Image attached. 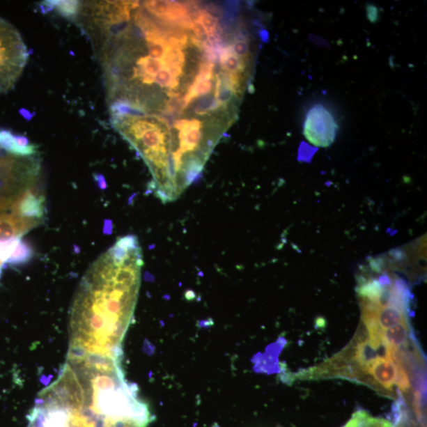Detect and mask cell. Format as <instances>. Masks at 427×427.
Here are the masks:
<instances>
[{"label":"cell","mask_w":427,"mask_h":427,"mask_svg":"<svg viewBox=\"0 0 427 427\" xmlns=\"http://www.w3.org/2000/svg\"><path fill=\"white\" fill-rule=\"evenodd\" d=\"M121 359L68 355L59 377L40 393L26 427H147L152 417Z\"/></svg>","instance_id":"obj_1"},{"label":"cell","mask_w":427,"mask_h":427,"mask_svg":"<svg viewBox=\"0 0 427 427\" xmlns=\"http://www.w3.org/2000/svg\"><path fill=\"white\" fill-rule=\"evenodd\" d=\"M143 265L138 238L127 235L99 257L81 279L69 318V352L122 359Z\"/></svg>","instance_id":"obj_2"},{"label":"cell","mask_w":427,"mask_h":427,"mask_svg":"<svg viewBox=\"0 0 427 427\" xmlns=\"http://www.w3.org/2000/svg\"><path fill=\"white\" fill-rule=\"evenodd\" d=\"M28 58L27 47L19 31L0 19V93L13 88Z\"/></svg>","instance_id":"obj_3"},{"label":"cell","mask_w":427,"mask_h":427,"mask_svg":"<svg viewBox=\"0 0 427 427\" xmlns=\"http://www.w3.org/2000/svg\"><path fill=\"white\" fill-rule=\"evenodd\" d=\"M338 130L334 116L323 105H314L308 111L304 121L303 134L315 147H330L335 142Z\"/></svg>","instance_id":"obj_4"},{"label":"cell","mask_w":427,"mask_h":427,"mask_svg":"<svg viewBox=\"0 0 427 427\" xmlns=\"http://www.w3.org/2000/svg\"><path fill=\"white\" fill-rule=\"evenodd\" d=\"M143 7L150 15L163 22L192 30L193 22L185 5L173 1H146Z\"/></svg>","instance_id":"obj_5"},{"label":"cell","mask_w":427,"mask_h":427,"mask_svg":"<svg viewBox=\"0 0 427 427\" xmlns=\"http://www.w3.org/2000/svg\"><path fill=\"white\" fill-rule=\"evenodd\" d=\"M40 224V219L23 218L13 213L0 214V242L22 238Z\"/></svg>","instance_id":"obj_6"},{"label":"cell","mask_w":427,"mask_h":427,"mask_svg":"<svg viewBox=\"0 0 427 427\" xmlns=\"http://www.w3.org/2000/svg\"><path fill=\"white\" fill-rule=\"evenodd\" d=\"M11 210L23 218L42 220L45 214V198L33 186L17 199Z\"/></svg>","instance_id":"obj_7"},{"label":"cell","mask_w":427,"mask_h":427,"mask_svg":"<svg viewBox=\"0 0 427 427\" xmlns=\"http://www.w3.org/2000/svg\"><path fill=\"white\" fill-rule=\"evenodd\" d=\"M382 339L386 346L393 349L405 348L411 341L412 332L408 320L382 332Z\"/></svg>","instance_id":"obj_8"},{"label":"cell","mask_w":427,"mask_h":427,"mask_svg":"<svg viewBox=\"0 0 427 427\" xmlns=\"http://www.w3.org/2000/svg\"><path fill=\"white\" fill-rule=\"evenodd\" d=\"M0 148L16 157H32L38 154V148L25 149L17 145L15 134L8 130H0Z\"/></svg>","instance_id":"obj_9"},{"label":"cell","mask_w":427,"mask_h":427,"mask_svg":"<svg viewBox=\"0 0 427 427\" xmlns=\"http://www.w3.org/2000/svg\"><path fill=\"white\" fill-rule=\"evenodd\" d=\"M342 427H395L390 421L373 417L366 411L355 412L348 422Z\"/></svg>","instance_id":"obj_10"},{"label":"cell","mask_w":427,"mask_h":427,"mask_svg":"<svg viewBox=\"0 0 427 427\" xmlns=\"http://www.w3.org/2000/svg\"><path fill=\"white\" fill-rule=\"evenodd\" d=\"M219 61L222 69L226 73L240 75L244 72L247 65L245 61L237 56L232 50L231 46H226L220 52Z\"/></svg>","instance_id":"obj_11"},{"label":"cell","mask_w":427,"mask_h":427,"mask_svg":"<svg viewBox=\"0 0 427 427\" xmlns=\"http://www.w3.org/2000/svg\"><path fill=\"white\" fill-rule=\"evenodd\" d=\"M213 89L212 79L203 77V75L197 74L194 81L189 87L188 93L184 98V109L191 103L194 98H198L210 93Z\"/></svg>","instance_id":"obj_12"},{"label":"cell","mask_w":427,"mask_h":427,"mask_svg":"<svg viewBox=\"0 0 427 427\" xmlns=\"http://www.w3.org/2000/svg\"><path fill=\"white\" fill-rule=\"evenodd\" d=\"M34 256V249L32 245L21 240L17 245L13 255L6 263V265L17 266L26 264Z\"/></svg>","instance_id":"obj_13"},{"label":"cell","mask_w":427,"mask_h":427,"mask_svg":"<svg viewBox=\"0 0 427 427\" xmlns=\"http://www.w3.org/2000/svg\"><path fill=\"white\" fill-rule=\"evenodd\" d=\"M52 10H56L62 16L75 20L77 17L80 2L79 1H49Z\"/></svg>","instance_id":"obj_14"},{"label":"cell","mask_w":427,"mask_h":427,"mask_svg":"<svg viewBox=\"0 0 427 427\" xmlns=\"http://www.w3.org/2000/svg\"><path fill=\"white\" fill-rule=\"evenodd\" d=\"M194 20H197L201 23V25L205 29L208 36L215 33L219 32L220 26H219V20L212 15L207 13L206 10H199L195 14Z\"/></svg>","instance_id":"obj_15"},{"label":"cell","mask_w":427,"mask_h":427,"mask_svg":"<svg viewBox=\"0 0 427 427\" xmlns=\"http://www.w3.org/2000/svg\"><path fill=\"white\" fill-rule=\"evenodd\" d=\"M219 104L216 101L215 96H209L201 99L196 104L194 111L198 115H206L210 112H213L219 108Z\"/></svg>","instance_id":"obj_16"},{"label":"cell","mask_w":427,"mask_h":427,"mask_svg":"<svg viewBox=\"0 0 427 427\" xmlns=\"http://www.w3.org/2000/svg\"><path fill=\"white\" fill-rule=\"evenodd\" d=\"M233 54L245 61L250 54L249 40L244 35L237 36L235 44L231 47Z\"/></svg>","instance_id":"obj_17"},{"label":"cell","mask_w":427,"mask_h":427,"mask_svg":"<svg viewBox=\"0 0 427 427\" xmlns=\"http://www.w3.org/2000/svg\"><path fill=\"white\" fill-rule=\"evenodd\" d=\"M192 30L194 32L196 37L198 40H205L208 37L207 32L205 29L201 25L200 22L197 20H193V26Z\"/></svg>","instance_id":"obj_18"},{"label":"cell","mask_w":427,"mask_h":427,"mask_svg":"<svg viewBox=\"0 0 427 427\" xmlns=\"http://www.w3.org/2000/svg\"><path fill=\"white\" fill-rule=\"evenodd\" d=\"M93 178H95V180L99 189H107V181H105L102 174L95 173L93 174Z\"/></svg>","instance_id":"obj_19"},{"label":"cell","mask_w":427,"mask_h":427,"mask_svg":"<svg viewBox=\"0 0 427 427\" xmlns=\"http://www.w3.org/2000/svg\"><path fill=\"white\" fill-rule=\"evenodd\" d=\"M398 423H399L400 425H397L396 427H407L405 426V419L403 418L398 420Z\"/></svg>","instance_id":"obj_20"}]
</instances>
